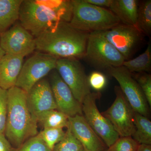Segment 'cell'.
<instances>
[{"label": "cell", "instance_id": "obj_1", "mask_svg": "<svg viewBox=\"0 0 151 151\" xmlns=\"http://www.w3.org/2000/svg\"><path fill=\"white\" fill-rule=\"evenodd\" d=\"M71 1L22 0L19 21L35 37L61 22H69Z\"/></svg>", "mask_w": 151, "mask_h": 151}, {"label": "cell", "instance_id": "obj_2", "mask_svg": "<svg viewBox=\"0 0 151 151\" xmlns=\"http://www.w3.org/2000/svg\"><path fill=\"white\" fill-rule=\"evenodd\" d=\"M89 33L61 22L35 38L36 50L58 58L84 57Z\"/></svg>", "mask_w": 151, "mask_h": 151}, {"label": "cell", "instance_id": "obj_3", "mask_svg": "<svg viewBox=\"0 0 151 151\" xmlns=\"http://www.w3.org/2000/svg\"><path fill=\"white\" fill-rule=\"evenodd\" d=\"M37 124L28 107L27 92L15 86L8 89L4 134L14 149L38 134Z\"/></svg>", "mask_w": 151, "mask_h": 151}, {"label": "cell", "instance_id": "obj_4", "mask_svg": "<svg viewBox=\"0 0 151 151\" xmlns=\"http://www.w3.org/2000/svg\"><path fill=\"white\" fill-rule=\"evenodd\" d=\"M72 14L69 24L85 32L105 31L120 24L116 15L108 9L86 2L71 0Z\"/></svg>", "mask_w": 151, "mask_h": 151}, {"label": "cell", "instance_id": "obj_5", "mask_svg": "<svg viewBox=\"0 0 151 151\" xmlns=\"http://www.w3.org/2000/svg\"><path fill=\"white\" fill-rule=\"evenodd\" d=\"M84 57L96 66L107 70L122 66L126 60L102 31L89 33Z\"/></svg>", "mask_w": 151, "mask_h": 151}, {"label": "cell", "instance_id": "obj_6", "mask_svg": "<svg viewBox=\"0 0 151 151\" xmlns=\"http://www.w3.org/2000/svg\"><path fill=\"white\" fill-rule=\"evenodd\" d=\"M58 58L37 52L24 63L15 86L27 93L39 81L55 69Z\"/></svg>", "mask_w": 151, "mask_h": 151}, {"label": "cell", "instance_id": "obj_7", "mask_svg": "<svg viewBox=\"0 0 151 151\" xmlns=\"http://www.w3.org/2000/svg\"><path fill=\"white\" fill-rule=\"evenodd\" d=\"M100 93L91 92L82 104L83 115L87 124L108 148L120 137L111 122L100 113L96 104Z\"/></svg>", "mask_w": 151, "mask_h": 151}, {"label": "cell", "instance_id": "obj_8", "mask_svg": "<svg viewBox=\"0 0 151 151\" xmlns=\"http://www.w3.org/2000/svg\"><path fill=\"white\" fill-rule=\"evenodd\" d=\"M55 69L76 100L82 105L84 98L91 93V88L88 76L78 59L58 58Z\"/></svg>", "mask_w": 151, "mask_h": 151}, {"label": "cell", "instance_id": "obj_9", "mask_svg": "<svg viewBox=\"0 0 151 151\" xmlns=\"http://www.w3.org/2000/svg\"><path fill=\"white\" fill-rule=\"evenodd\" d=\"M115 91L116 99L103 115L110 121L119 137H132L135 131V112L120 87L116 86Z\"/></svg>", "mask_w": 151, "mask_h": 151}, {"label": "cell", "instance_id": "obj_10", "mask_svg": "<svg viewBox=\"0 0 151 151\" xmlns=\"http://www.w3.org/2000/svg\"><path fill=\"white\" fill-rule=\"evenodd\" d=\"M109 74L117 80L120 89L133 111L147 117L148 104L137 81L123 65L108 69Z\"/></svg>", "mask_w": 151, "mask_h": 151}, {"label": "cell", "instance_id": "obj_11", "mask_svg": "<svg viewBox=\"0 0 151 151\" xmlns=\"http://www.w3.org/2000/svg\"><path fill=\"white\" fill-rule=\"evenodd\" d=\"M0 47L6 54L24 58L36 50L35 38L18 20L1 34Z\"/></svg>", "mask_w": 151, "mask_h": 151}, {"label": "cell", "instance_id": "obj_12", "mask_svg": "<svg viewBox=\"0 0 151 151\" xmlns=\"http://www.w3.org/2000/svg\"><path fill=\"white\" fill-rule=\"evenodd\" d=\"M102 32L126 60L134 53L142 40L143 34L136 27L121 23Z\"/></svg>", "mask_w": 151, "mask_h": 151}, {"label": "cell", "instance_id": "obj_13", "mask_svg": "<svg viewBox=\"0 0 151 151\" xmlns=\"http://www.w3.org/2000/svg\"><path fill=\"white\" fill-rule=\"evenodd\" d=\"M50 77L57 110L68 117L83 115L82 105L76 100L71 90L62 80L56 69L50 72Z\"/></svg>", "mask_w": 151, "mask_h": 151}, {"label": "cell", "instance_id": "obj_14", "mask_svg": "<svg viewBox=\"0 0 151 151\" xmlns=\"http://www.w3.org/2000/svg\"><path fill=\"white\" fill-rule=\"evenodd\" d=\"M27 102L30 112L36 118L45 111L57 110L50 83L45 78L35 84L27 93Z\"/></svg>", "mask_w": 151, "mask_h": 151}, {"label": "cell", "instance_id": "obj_15", "mask_svg": "<svg viewBox=\"0 0 151 151\" xmlns=\"http://www.w3.org/2000/svg\"><path fill=\"white\" fill-rule=\"evenodd\" d=\"M71 132L86 151L105 150L103 141L87 124L83 115L68 117Z\"/></svg>", "mask_w": 151, "mask_h": 151}, {"label": "cell", "instance_id": "obj_16", "mask_svg": "<svg viewBox=\"0 0 151 151\" xmlns=\"http://www.w3.org/2000/svg\"><path fill=\"white\" fill-rule=\"evenodd\" d=\"M22 57L5 54L0 60V88L8 90L16 86L24 63Z\"/></svg>", "mask_w": 151, "mask_h": 151}, {"label": "cell", "instance_id": "obj_17", "mask_svg": "<svg viewBox=\"0 0 151 151\" xmlns=\"http://www.w3.org/2000/svg\"><path fill=\"white\" fill-rule=\"evenodd\" d=\"M139 3L137 0H113L109 10L123 24L137 27Z\"/></svg>", "mask_w": 151, "mask_h": 151}, {"label": "cell", "instance_id": "obj_18", "mask_svg": "<svg viewBox=\"0 0 151 151\" xmlns=\"http://www.w3.org/2000/svg\"><path fill=\"white\" fill-rule=\"evenodd\" d=\"M22 0H0V34L19 20Z\"/></svg>", "mask_w": 151, "mask_h": 151}, {"label": "cell", "instance_id": "obj_19", "mask_svg": "<svg viewBox=\"0 0 151 151\" xmlns=\"http://www.w3.org/2000/svg\"><path fill=\"white\" fill-rule=\"evenodd\" d=\"M37 123L45 128H67L69 126L68 117L57 110H49L36 116Z\"/></svg>", "mask_w": 151, "mask_h": 151}, {"label": "cell", "instance_id": "obj_20", "mask_svg": "<svg viewBox=\"0 0 151 151\" xmlns=\"http://www.w3.org/2000/svg\"><path fill=\"white\" fill-rule=\"evenodd\" d=\"M135 131L132 137L139 144L151 145V122L147 117L135 113Z\"/></svg>", "mask_w": 151, "mask_h": 151}, {"label": "cell", "instance_id": "obj_21", "mask_svg": "<svg viewBox=\"0 0 151 151\" xmlns=\"http://www.w3.org/2000/svg\"><path fill=\"white\" fill-rule=\"evenodd\" d=\"M123 66L131 72H142L149 71L151 67V45L149 42L147 49L142 54L133 59L124 61Z\"/></svg>", "mask_w": 151, "mask_h": 151}, {"label": "cell", "instance_id": "obj_22", "mask_svg": "<svg viewBox=\"0 0 151 151\" xmlns=\"http://www.w3.org/2000/svg\"><path fill=\"white\" fill-rule=\"evenodd\" d=\"M137 27L143 34L148 36L151 33V1L139 3Z\"/></svg>", "mask_w": 151, "mask_h": 151}, {"label": "cell", "instance_id": "obj_23", "mask_svg": "<svg viewBox=\"0 0 151 151\" xmlns=\"http://www.w3.org/2000/svg\"><path fill=\"white\" fill-rule=\"evenodd\" d=\"M82 149L83 146L73 135L68 126L65 137L55 145L52 151H80Z\"/></svg>", "mask_w": 151, "mask_h": 151}, {"label": "cell", "instance_id": "obj_24", "mask_svg": "<svg viewBox=\"0 0 151 151\" xmlns=\"http://www.w3.org/2000/svg\"><path fill=\"white\" fill-rule=\"evenodd\" d=\"M65 132L62 128H45L38 134L52 150L65 137Z\"/></svg>", "mask_w": 151, "mask_h": 151}, {"label": "cell", "instance_id": "obj_25", "mask_svg": "<svg viewBox=\"0 0 151 151\" xmlns=\"http://www.w3.org/2000/svg\"><path fill=\"white\" fill-rule=\"evenodd\" d=\"M14 151H52L38 134L30 138Z\"/></svg>", "mask_w": 151, "mask_h": 151}, {"label": "cell", "instance_id": "obj_26", "mask_svg": "<svg viewBox=\"0 0 151 151\" xmlns=\"http://www.w3.org/2000/svg\"><path fill=\"white\" fill-rule=\"evenodd\" d=\"M139 144L130 137H120L108 151H137Z\"/></svg>", "mask_w": 151, "mask_h": 151}, {"label": "cell", "instance_id": "obj_27", "mask_svg": "<svg viewBox=\"0 0 151 151\" xmlns=\"http://www.w3.org/2000/svg\"><path fill=\"white\" fill-rule=\"evenodd\" d=\"M145 95L147 102L150 107L151 106V75L142 72L138 73L135 77Z\"/></svg>", "mask_w": 151, "mask_h": 151}, {"label": "cell", "instance_id": "obj_28", "mask_svg": "<svg viewBox=\"0 0 151 151\" xmlns=\"http://www.w3.org/2000/svg\"><path fill=\"white\" fill-rule=\"evenodd\" d=\"M7 113V90L0 88V134H4Z\"/></svg>", "mask_w": 151, "mask_h": 151}, {"label": "cell", "instance_id": "obj_29", "mask_svg": "<svg viewBox=\"0 0 151 151\" xmlns=\"http://www.w3.org/2000/svg\"><path fill=\"white\" fill-rule=\"evenodd\" d=\"M88 81L90 88L97 91L104 89L107 83L105 76L100 71H94L90 73L88 76Z\"/></svg>", "mask_w": 151, "mask_h": 151}, {"label": "cell", "instance_id": "obj_30", "mask_svg": "<svg viewBox=\"0 0 151 151\" xmlns=\"http://www.w3.org/2000/svg\"><path fill=\"white\" fill-rule=\"evenodd\" d=\"M0 151H14V148L4 134H0Z\"/></svg>", "mask_w": 151, "mask_h": 151}, {"label": "cell", "instance_id": "obj_31", "mask_svg": "<svg viewBox=\"0 0 151 151\" xmlns=\"http://www.w3.org/2000/svg\"><path fill=\"white\" fill-rule=\"evenodd\" d=\"M86 2L91 4L104 8H110L112 5L113 0H84Z\"/></svg>", "mask_w": 151, "mask_h": 151}, {"label": "cell", "instance_id": "obj_32", "mask_svg": "<svg viewBox=\"0 0 151 151\" xmlns=\"http://www.w3.org/2000/svg\"><path fill=\"white\" fill-rule=\"evenodd\" d=\"M137 151H151V145L139 144Z\"/></svg>", "mask_w": 151, "mask_h": 151}, {"label": "cell", "instance_id": "obj_33", "mask_svg": "<svg viewBox=\"0 0 151 151\" xmlns=\"http://www.w3.org/2000/svg\"><path fill=\"white\" fill-rule=\"evenodd\" d=\"M5 52L0 47V60L2 58L5 54Z\"/></svg>", "mask_w": 151, "mask_h": 151}, {"label": "cell", "instance_id": "obj_34", "mask_svg": "<svg viewBox=\"0 0 151 151\" xmlns=\"http://www.w3.org/2000/svg\"><path fill=\"white\" fill-rule=\"evenodd\" d=\"M80 151H85V150H84V149H82V150H81Z\"/></svg>", "mask_w": 151, "mask_h": 151}, {"label": "cell", "instance_id": "obj_35", "mask_svg": "<svg viewBox=\"0 0 151 151\" xmlns=\"http://www.w3.org/2000/svg\"><path fill=\"white\" fill-rule=\"evenodd\" d=\"M108 151V150H104V151Z\"/></svg>", "mask_w": 151, "mask_h": 151}, {"label": "cell", "instance_id": "obj_36", "mask_svg": "<svg viewBox=\"0 0 151 151\" xmlns=\"http://www.w3.org/2000/svg\"><path fill=\"white\" fill-rule=\"evenodd\" d=\"M0 35H1V34H0Z\"/></svg>", "mask_w": 151, "mask_h": 151}]
</instances>
